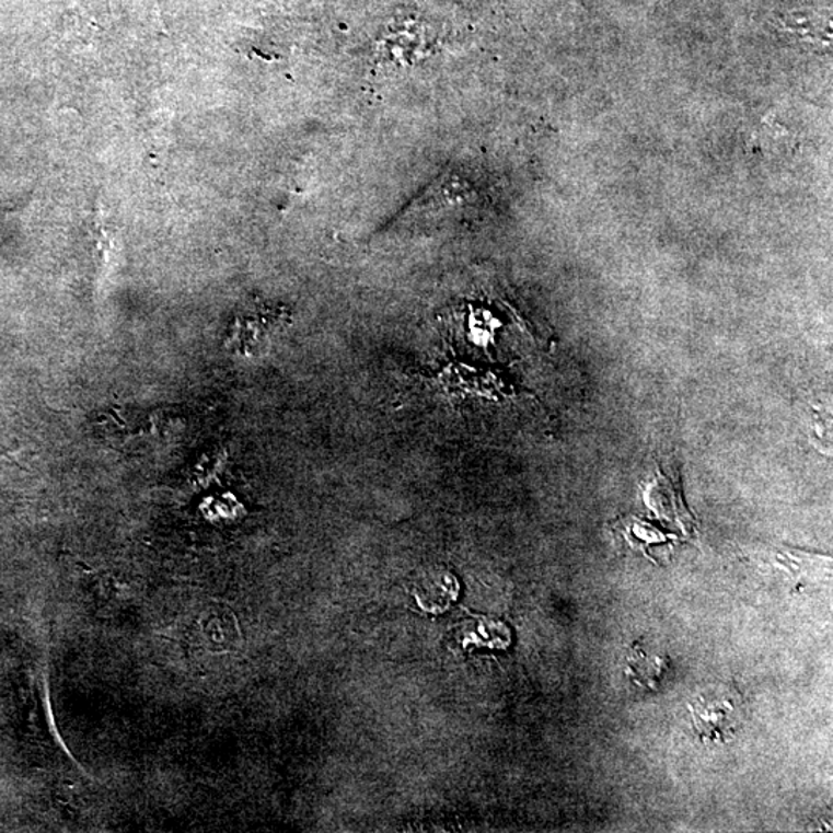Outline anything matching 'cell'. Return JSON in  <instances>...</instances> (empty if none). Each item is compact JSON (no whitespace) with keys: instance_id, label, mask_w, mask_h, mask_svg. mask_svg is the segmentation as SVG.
<instances>
[{"instance_id":"6da1fadb","label":"cell","mask_w":833,"mask_h":833,"mask_svg":"<svg viewBox=\"0 0 833 833\" xmlns=\"http://www.w3.org/2000/svg\"><path fill=\"white\" fill-rule=\"evenodd\" d=\"M693 727L703 740L722 742L737 727L733 703L727 697L699 696L690 706Z\"/></svg>"},{"instance_id":"7a4b0ae2","label":"cell","mask_w":833,"mask_h":833,"mask_svg":"<svg viewBox=\"0 0 833 833\" xmlns=\"http://www.w3.org/2000/svg\"><path fill=\"white\" fill-rule=\"evenodd\" d=\"M670 667V659L663 655L648 653L646 648L635 644L628 650L627 673L632 681L647 689L658 687Z\"/></svg>"},{"instance_id":"3957f363","label":"cell","mask_w":833,"mask_h":833,"mask_svg":"<svg viewBox=\"0 0 833 833\" xmlns=\"http://www.w3.org/2000/svg\"><path fill=\"white\" fill-rule=\"evenodd\" d=\"M224 617L220 612H212L203 620V635L212 647H220L228 643V636L230 638Z\"/></svg>"}]
</instances>
